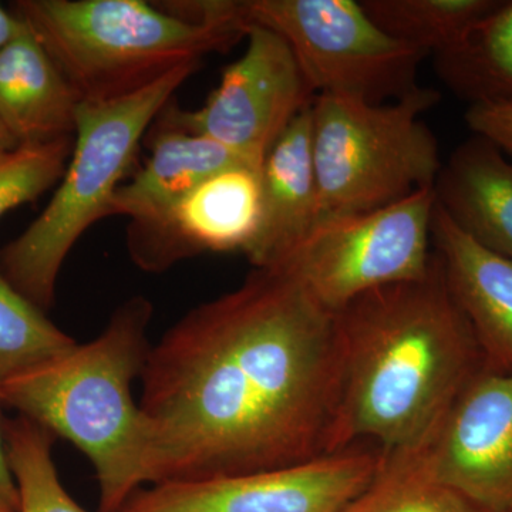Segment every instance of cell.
<instances>
[{
  "instance_id": "6da1fadb",
  "label": "cell",
  "mask_w": 512,
  "mask_h": 512,
  "mask_svg": "<svg viewBox=\"0 0 512 512\" xmlns=\"http://www.w3.org/2000/svg\"><path fill=\"white\" fill-rule=\"evenodd\" d=\"M342 345L336 313L292 276L254 269L148 353L146 483H185L329 456Z\"/></svg>"
},
{
  "instance_id": "7a4b0ae2",
  "label": "cell",
  "mask_w": 512,
  "mask_h": 512,
  "mask_svg": "<svg viewBox=\"0 0 512 512\" xmlns=\"http://www.w3.org/2000/svg\"><path fill=\"white\" fill-rule=\"evenodd\" d=\"M342 377L330 453L375 443L414 453L478 373L473 329L439 258L417 281L384 286L336 313Z\"/></svg>"
},
{
  "instance_id": "3957f363",
  "label": "cell",
  "mask_w": 512,
  "mask_h": 512,
  "mask_svg": "<svg viewBox=\"0 0 512 512\" xmlns=\"http://www.w3.org/2000/svg\"><path fill=\"white\" fill-rule=\"evenodd\" d=\"M151 316V302L134 296L114 311L99 338L0 384V403L89 457L99 512H120L146 484V426L131 383L151 350Z\"/></svg>"
},
{
  "instance_id": "277c9868",
  "label": "cell",
  "mask_w": 512,
  "mask_h": 512,
  "mask_svg": "<svg viewBox=\"0 0 512 512\" xmlns=\"http://www.w3.org/2000/svg\"><path fill=\"white\" fill-rule=\"evenodd\" d=\"M80 103L121 99L247 36L242 2L194 20L143 0H20L13 6Z\"/></svg>"
},
{
  "instance_id": "5b68a950",
  "label": "cell",
  "mask_w": 512,
  "mask_h": 512,
  "mask_svg": "<svg viewBox=\"0 0 512 512\" xmlns=\"http://www.w3.org/2000/svg\"><path fill=\"white\" fill-rule=\"evenodd\" d=\"M200 66L177 67L121 99L79 104L72 156L52 201L0 251V272L37 308L52 306L67 255L87 229L110 217L148 128Z\"/></svg>"
},
{
  "instance_id": "8992f818",
  "label": "cell",
  "mask_w": 512,
  "mask_h": 512,
  "mask_svg": "<svg viewBox=\"0 0 512 512\" xmlns=\"http://www.w3.org/2000/svg\"><path fill=\"white\" fill-rule=\"evenodd\" d=\"M439 101L440 93L429 87L383 104L316 96L312 147L319 221L379 210L434 188L444 163L423 114Z\"/></svg>"
},
{
  "instance_id": "52a82bcc",
  "label": "cell",
  "mask_w": 512,
  "mask_h": 512,
  "mask_svg": "<svg viewBox=\"0 0 512 512\" xmlns=\"http://www.w3.org/2000/svg\"><path fill=\"white\" fill-rule=\"evenodd\" d=\"M242 12L288 43L316 96L383 104L420 87L429 53L387 35L356 0H245Z\"/></svg>"
},
{
  "instance_id": "ba28073f",
  "label": "cell",
  "mask_w": 512,
  "mask_h": 512,
  "mask_svg": "<svg viewBox=\"0 0 512 512\" xmlns=\"http://www.w3.org/2000/svg\"><path fill=\"white\" fill-rule=\"evenodd\" d=\"M434 188L379 210L320 220L275 271L292 276L332 313L384 286L429 274Z\"/></svg>"
},
{
  "instance_id": "9c48e42d",
  "label": "cell",
  "mask_w": 512,
  "mask_h": 512,
  "mask_svg": "<svg viewBox=\"0 0 512 512\" xmlns=\"http://www.w3.org/2000/svg\"><path fill=\"white\" fill-rule=\"evenodd\" d=\"M245 39V52L225 67L200 109L170 101L154 123L210 137L262 170L269 151L316 94L278 33L248 25Z\"/></svg>"
},
{
  "instance_id": "30bf717a",
  "label": "cell",
  "mask_w": 512,
  "mask_h": 512,
  "mask_svg": "<svg viewBox=\"0 0 512 512\" xmlns=\"http://www.w3.org/2000/svg\"><path fill=\"white\" fill-rule=\"evenodd\" d=\"M382 461L365 443L261 473L151 485L120 512H342L372 483Z\"/></svg>"
},
{
  "instance_id": "8fae6325",
  "label": "cell",
  "mask_w": 512,
  "mask_h": 512,
  "mask_svg": "<svg viewBox=\"0 0 512 512\" xmlns=\"http://www.w3.org/2000/svg\"><path fill=\"white\" fill-rule=\"evenodd\" d=\"M403 454L483 510L512 512V370L474 376L431 439Z\"/></svg>"
},
{
  "instance_id": "7c38bea8",
  "label": "cell",
  "mask_w": 512,
  "mask_h": 512,
  "mask_svg": "<svg viewBox=\"0 0 512 512\" xmlns=\"http://www.w3.org/2000/svg\"><path fill=\"white\" fill-rule=\"evenodd\" d=\"M261 221V170L241 165L212 175L157 220L130 222L127 248L138 268L164 272L204 252L245 254Z\"/></svg>"
},
{
  "instance_id": "4fadbf2b",
  "label": "cell",
  "mask_w": 512,
  "mask_h": 512,
  "mask_svg": "<svg viewBox=\"0 0 512 512\" xmlns=\"http://www.w3.org/2000/svg\"><path fill=\"white\" fill-rule=\"evenodd\" d=\"M431 244L451 295L493 372L512 370V259L484 248L456 227L436 201Z\"/></svg>"
},
{
  "instance_id": "5bb4252c",
  "label": "cell",
  "mask_w": 512,
  "mask_h": 512,
  "mask_svg": "<svg viewBox=\"0 0 512 512\" xmlns=\"http://www.w3.org/2000/svg\"><path fill=\"white\" fill-rule=\"evenodd\" d=\"M312 106L296 117L262 165L261 228L245 252L254 269L276 268L318 224Z\"/></svg>"
},
{
  "instance_id": "9a60e30c",
  "label": "cell",
  "mask_w": 512,
  "mask_h": 512,
  "mask_svg": "<svg viewBox=\"0 0 512 512\" xmlns=\"http://www.w3.org/2000/svg\"><path fill=\"white\" fill-rule=\"evenodd\" d=\"M144 143L150 157L131 180L117 188L110 217L121 215L130 222L157 220L212 175L241 165L256 168L210 137L156 123L148 128Z\"/></svg>"
},
{
  "instance_id": "2e32d148",
  "label": "cell",
  "mask_w": 512,
  "mask_h": 512,
  "mask_svg": "<svg viewBox=\"0 0 512 512\" xmlns=\"http://www.w3.org/2000/svg\"><path fill=\"white\" fill-rule=\"evenodd\" d=\"M436 201L468 237L512 259V160L483 137L464 141L443 164Z\"/></svg>"
},
{
  "instance_id": "e0dca14e",
  "label": "cell",
  "mask_w": 512,
  "mask_h": 512,
  "mask_svg": "<svg viewBox=\"0 0 512 512\" xmlns=\"http://www.w3.org/2000/svg\"><path fill=\"white\" fill-rule=\"evenodd\" d=\"M79 104L28 25L0 50V120L19 146L74 136Z\"/></svg>"
},
{
  "instance_id": "ac0fdd59",
  "label": "cell",
  "mask_w": 512,
  "mask_h": 512,
  "mask_svg": "<svg viewBox=\"0 0 512 512\" xmlns=\"http://www.w3.org/2000/svg\"><path fill=\"white\" fill-rule=\"evenodd\" d=\"M433 57L441 82L470 106L512 103V0H500Z\"/></svg>"
},
{
  "instance_id": "d6986e66",
  "label": "cell",
  "mask_w": 512,
  "mask_h": 512,
  "mask_svg": "<svg viewBox=\"0 0 512 512\" xmlns=\"http://www.w3.org/2000/svg\"><path fill=\"white\" fill-rule=\"evenodd\" d=\"M500 0H362L370 19L387 35L429 56L457 43Z\"/></svg>"
},
{
  "instance_id": "ffe728a7",
  "label": "cell",
  "mask_w": 512,
  "mask_h": 512,
  "mask_svg": "<svg viewBox=\"0 0 512 512\" xmlns=\"http://www.w3.org/2000/svg\"><path fill=\"white\" fill-rule=\"evenodd\" d=\"M76 345L0 272V384L52 362Z\"/></svg>"
},
{
  "instance_id": "44dd1931",
  "label": "cell",
  "mask_w": 512,
  "mask_h": 512,
  "mask_svg": "<svg viewBox=\"0 0 512 512\" xmlns=\"http://www.w3.org/2000/svg\"><path fill=\"white\" fill-rule=\"evenodd\" d=\"M342 512H487L439 483L410 454H383L372 483Z\"/></svg>"
},
{
  "instance_id": "7402d4cb",
  "label": "cell",
  "mask_w": 512,
  "mask_h": 512,
  "mask_svg": "<svg viewBox=\"0 0 512 512\" xmlns=\"http://www.w3.org/2000/svg\"><path fill=\"white\" fill-rule=\"evenodd\" d=\"M5 444L20 512H87L60 483L49 431L22 417L6 427Z\"/></svg>"
},
{
  "instance_id": "603a6c76",
  "label": "cell",
  "mask_w": 512,
  "mask_h": 512,
  "mask_svg": "<svg viewBox=\"0 0 512 512\" xmlns=\"http://www.w3.org/2000/svg\"><path fill=\"white\" fill-rule=\"evenodd\" d=\"M74 136L22 144L0 154V218L35 201L62 180L72 156Z\"/></svg>"
},
{
  "instance_id": "cb8c5ba5",
  "label": "cell",
  "mask_w": 512,
  "mask_h": 512,
  "mask_svg": "<svg viewBox=\"0 0 512 512\" xmlns=\"http://www.w3.org/2000/svg\"><path fill=\"white\" fill-rule=\"evenodd\" d=\"M466 123L476 136L490 141L512 160V103L470 106Z\"/></svg>"
},
{
  "instance_id": "d4e9b609",
  "label": "cell",
  "mask_w": 512,
  "mask_h": 512,
  "mask_svg": "<svg viewBox=\"0 0 512 512\" xmlns=\"http://www.w3.org/2000/svg\"><path fill=\"white\" fill-rule=\"evenodd\" d=\"M25 29L26 23L19 16L0 5V50L8 46Z\"/></svg>"
},
{
  "instance_id": "484cf974",
  "label": "cell",
  "mask_w": 512,
  "mask_h": 512,
  "mask_svg": "<svg viewBox=\"0 0 512 512\" xmlns=\"http://www.w3.org/2000/svg\"><path fill=\"white\" fill-rule=\"evenodd\" d=\"M0 488L8 491L9 494L19 495L12 471L9 468L8 457H6L5 436H3L2 427H0Z\"/></svg>"
},
{
  "instance_id": "4316f807",
  "label": "cell",
  "mask_w": 512,
  "mask_h": 512,
  "mask_svg": "<svg viewBox=\"0 0 512 512\" xmlns=\"http://www.w3.org/2000/svg\"><path fill=\"white\" fill-rule=\"evenodd\" d=\"M0 512H20L19 495L9 494L0 488Z\"/></svg>"
},
{
  "instance_id": "83f0119b",
  "label": "cell",
  "mask_w": 512,
  "mask_h": 512,
  "mask_svg": "<svg viewBox=\"0 0 512 512\" xmlns=\"http://www.w3.org/2000/svg\"><path fill=\"white\" fill-rule=\"evenodd\" d=\"M18 146V141L15 140V137L10 134L8 128H6L5 124L0 120V154L5 153V151L13 150V148Z\"/></svg>"
}]
</instances>
